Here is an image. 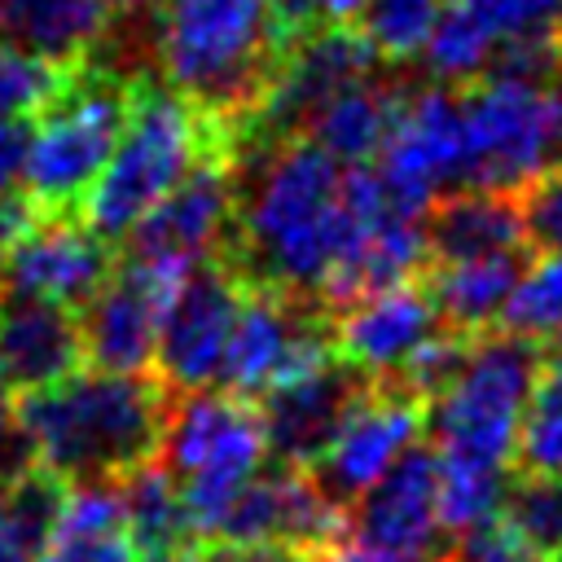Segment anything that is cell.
<instances>
[{
	"instance_id": "14",
	"label": "cell",
	"mask_w": 562,
	"mask_h": 562,
	"mask_svg": "<svg viewBox=\"0 0 562 562\" xmlns=\"http://www.w3.org/2000/svg\"><path fill=\"white\" fill-rule=\"evenodd\" d=\"M347 527V514L312 483L307 470L263 461V470L233 496L211 540L281 544L294 553H325Z\"/></svg>"
},
{
	"instance_id": "22",
	"label": "cell",
	"mask_w": 562,
	"mask_h": 562,
	"mask_svg": "<svg viewBox=\"0 0 562 562\" xmlns=\"http://www.w3.org/2000/svg\"><path fill=\"white\" fill-rule=\"evenodd\" d=\"M527 250L505 255H461V259H426L417 272L439 321L457 334H483L492 321H501V307L522 272Z\"/></svg>"
},
{
	"instance_id": "2",
	"label": "cell",
	"mask_w": 562,
	"mask_h": 562,
	"mask_svg": "<svg viewBox=\"0 0 562 562\" xmlns=\"http://www.w3.org/2000/svg\"><path fill=\"white\" fill-rule=\"evenodd\" d=\"M171 391L154 373L75 369L18 391L13 426L31 457L66 483H114L158 461Z\"/></svg>"
},
{
	"instance_id": "39",
	"label": "cell",
	"mask_w": 562,
	"mask_h": 562,
	"mask_svg": "<svg viewBox=\"0 0 562 562\" xmlns=\"http://www.w3.org/2000/svg\"><path fill=\"white\" fill-rule=\"evenodd\" d=\"M299 562H329V558H325V553H303Z\"/></svg>"
},
{
	"instance_id": "23",
	"label": "cell",
	"mask_w": 562,
	"mask_h": 562,
	"mask_svg": "<svg viewBox=\"0 0 562 562\" xmlns=\"http://www.w3.org/2000/svg\"><path fill=\"white\" fill-rule=\"evenodd\" d=\"M110 13V0H0V40L57 66H79L101 48Z\"/></svg>"
},
{
	"instance_id": "9",
	"label": "cell",
	"mask_w": 562,
	"mask_h": 562,
	"mask_svg": "<svg viewBox=\"0 0 562 562\" xmlns=\"http://www.w3.org/2000/svg\"><path fill=\"white\" fill-rule=\"evenodd\" d=\"M373 171L395 206L422 215L435 198L465 184V119L452 83H395L391 123L373 154Z\"/></svg>"
},
{
	"instance_id": "28",
	"label": "cell",
	"mask_w": 562,
	"mask_h": 562,
	"mask_svg": "<svg viewBox=\"0 0 562 562\" xmlns=\"http://www.w3.org/2000/svg\"><path fill=\"white\" fill-rule=\"evenodd\" d=\"M439 457V479H435V514L439 527L452 536L487 514H501L505 487L514 465H487V461H470V457Z\"/></svg>"
},
{
	"instance_id": "3",
	"label": "cell",
	"mask_w": 562,
	"mask_h": 562,
	"mask_svg": "<svg viewBox=\"0 0 562 562\" xmlns=\"http://www.w3.org/2000/svg\"><path fill=\"white\" fill-rule=\"evenodd\" d=\"M215 149L233 154V132L224 119L206 114L171 83L132 79L123 132H119L101 176L92 180V189L79 206V220L101 241L119 246L140 224V215L162 193H171L198 158H206Z\"/></svg>"
},
{
	"instance_id": "6",
	"label": "cell",
	"mask_w": 562,
	"mask_h": 562,
	"mask_svg": "<svg viewBox=\"0 0 562 562\" xmlns=\"http://www.w3.org/2000/svg\"><path fill=\"white\" fill-rule=\"evenodd\" d=\"M263 461H268V439L255 400H241L224 386L171 395L158 465L180 487L198 540L215 536L224 509L263 470Z\"/></svg>"
},
{
	"instance_id": "16",
	"label": "cell",
	"mask_w": 562,
	"mask_h": 562,
	"mask_svg": "<svg viewBox=\"0 0 562 562\" xmlns=\"http://www.w3.org/2000/svg\"><path fill=\"white\" fill-rule=\"evenodd\" d=\"M439 329L443 321L417 277L369 290L329 312L334 356L360 369L364 378H382V382L400 378V369L417 356V347Z\"/></svg>"
},
{
	"instance_id": "18",
	"label": "cell",
	"mask_w": 562,
	"mask_h": 562,
	"mask_svg": "<svg viewBox=\"0 0 562 562\" xmlns=\"http://www.w3.org/2000/svg\"><path fill=\"white\" fill-rule=\"evenodd\" d=\"M233 224V154L215 149L189 167V176L162 193L140 224L123 237L127 250L198 263L215 255Z\"/></svg>"
},
{
	"instance_id": "26",
	"label": "cell",
	"mask_w": 562,
	"mask_h": 562,
	"mask_svg": "<svg viewBox=\"0 0 562 562\" xmlns=\"http://www.w3.org/2000/svg\"><path fill=\"white\" fill-rule=\"evenodd\" d=\"M514 470L562 479V342L540 347V369L514 439Z\"/></svg>"
},
{
	"instance_id": "1",
	"label": "cell",
	"mask_w": 562,
	"mask_h": 562,
	"mask_svg": "<svg viewBox=\"0 0 562 562\" xmlns=\"http://www.w3.org/2000/svg\"><path fill=\"white\" fill-rule=\"evenodd\" d=\"M351 237L342 162L307 136L241 145L233 154V224L224 255L246 285H277L325 303Z\"/></svg>"
},
{
	"instance_id": "27",
	"label": "cell",
	"mask_w": 562,
	"mask_h": 562,
	"mask_svg": "<svg viewBox=\"0 0 562 562\" xmlns=\"http://www.w3.org/2000/svg\"><path fill=\"white\" fill-rule=\"evenodd\" d=\"M501 329L536 347L562 342V250H540V259L522 263L501 307Z\"/></svg>"
},
{
	"instance_id": "35",
	"label": "cell",
	"mask_w": 562,
	"mask_h": 562,
	"mask_svg": "<svg viewBox=\"0 0 562 562\" xmlns=\"http://www.w3.org/2000/svg\"><path fill=\"white\" fill-rule=\"evenodd\" d=\"M303 553L281 544H237V540H202L198 562H299Z\"/></svg>"
},
{
	"instance_id": "21",
	"label": "cell",
	"mask_w": 562,
	"mask_h": 562,
	"mask_svg": "<svg viewBox=\"0 0 562 562\" xmlns=\"http://www.w3.org/2000/svg\"><path fill=\"white\" fill-rule=\"evenodd\" d=\"M426 259H461V255H505L527 250L518 193L461 184L435 198L422 211Z\"/></svg>"
},
{
	"instance_id": "38",
	"label": "cell",
	"mask_w": 562,
	"mask_h": 562,
	"mask_svg": "<svg viewBox=\"0 0 562 562\" xmlns=\"http://www.w3.org/2000/svg\"><path fill=\"white\" fill-rule=\"evenodd\" d=\"M13 435V391H9V382L0 378V443Z\"/></svg>"
},
{
	"instance_id": "40",
	"label": "cell",
	"mask_w": 562,
	"mask_h": 562,
	"mask_svg": "<svg viewBox=\"0 0 562 562\" xmlns=\"http://www.w3.org/2000/svg\"><path fill=\"white\" fill-rule=\"evenodd\" d=\"M558 31H562V22H558Z\"/></svg>"
},
{
	"instance_id": "20",
	"label": "cell",
	"mask_w": 562,
	"mask_h": 562,
	"mask_svg": "<svg viewBox=\"0 0 562 562\" xmlns=\"http://www.w3.org/2000/svg\"><path fill=\"white\" fill-rule=\"evenodd\" d=\"M83 364L79 321L61 303L0 294V378L9 391L48 386Z\"/></svg>"
},
{
	"instance_id": "19",
	"label": "cell",
	"mask_w": 562,
	"mask_h": 562,
	"mask_svg": "<svg viewBox=\"0 0 562 562\" xmlns=\"http://www.w3.org/2000/svg\"><path fill=\"white\" fill-rule=\"evenodd\" d=\"M435 479H439V457L430 443H408L391 470L369 483L351 505H347V536L404 549V553H435L443 558L448 531L439 527L435 514Z\"/></svg>"
},
{
	"instance_id": "32",
	"label": "cell",
	"mask_w": 562,
	"mask_h": 562,
	"mask_svg": "<svg viewBox=\"0 0 562 562\" xmlns=\"http://www.w3.org/2000/svg\"><path fill=\"white\" fill-rule=\"evenodd\" d=\"M496 48L505 40L544 35L562 22V0H452Z\"/></svg>"
},
{
	"instance_id": "30",
	"label": "cell",
	"mask_w": 562,
	"mask_h": 562,
	"mask_svg": "<svg viewBox=\"0 0 562 562\" xmlns=\"http://www.w3.org/2000/svg\"><path fill=\"white\" fill-rule=\"evenodd\" d=\"M439 9L443 0H369L360 9V31L382 61L408 66L413 57H422Z\"/></svg>"
},
{
	"instance_id": "17",
	"label": "cell",
	"mask_w": 562,
	"mask_h": 562,
	"mask_svg": "<svg viewBox=\"0 0 562 562\" xmlns=\"http://www.w3.org/2000/svg\"><path fill=\"white\" fill-rule=\"evenodd\" d=\"M364 382L369 378L360 369L329 356V360L268 386L255 400L259 422H263V439H268V457L281 465L307 470L325 452V443L334 439L338 422L347 417V408L356 404Z\"/></svg>"
},
{
	"instance_id": "5",
	"label": "cell",
	"mask_w": 562,
	"mask_h": 562,
	"mask_svg": "<svg viewBox=\"0 0 562 562\" xmlns=\"http://www.w3.org/2000/svg\"><path fill=\"white\" fill-rule=\"evenodd\" d=\"M132 101V79L101 66L97 53L70 66L66 88L31 119L18 189L35 215H79L101 176Z\"/></svg>"
},
{
	"instance_id": "37",
	"label": "cell",
	"mask_w": 562,
	"mask_h": 562,
	"mask_svg": "<svg viewBox=\"0 0 562 562\" xmlns=\"http://www.w3.org/2000/svg\"><path fill=\"white\" fill-rule=\"evenodd\" d=\"M22 145H26V123L0 114V202L18 189V167H22Z\"/></svg>"
},
{
	"instance_id": "33",
	"label": "cell",
	"mask_w": 562,
	"mask_h": 562,
	"mask_svg": "<svg viewBox=\"0 0 562 562\" xmlns=\"http://www.w3.org/2000/svg\"><path fill=\"white\" fill-rule=\"evenodd\" d=\"M522 233L536 250H562V162L518 189Z\"/></svg>"
},
{
	"instance_id": "29",
	"label": "cell",
	"mask_w": 562,
	"mask_h": 562,
	"mask_svg": "<svg viewBox=\"0 0 562 562\" xmlns=\"http://www.w3.org/2000/svg\"><path fill=\"white\" fill-rule=\"evenodd\" d=\"M501 514L540 562H562V479L558 474L514 470Z\"/></svg>"
},
{
	"instance_id": "15",
	"label": "cell",
	"mask_w": 562,
	"mask_h": 562,
	"mask_svg": "<svg viewBox=\"0 0 562 562\" xmlns=\"http://www.w3.org/2000/svg\"><path fill=\"white\" fill-rule=\"evenodd\" d=\"M110 268V241H101L79 215H40L0 255V294H26L75 312Z\"/></svg>"
},
{
	"instance_id": "31",
	"label": "cell",
	"mask_w": 562,
	"mask_h": 562,
	"mask_svg": "<svg viewBox=\"0 0 562 562\" xmlns=\"http://www.w3.org/2000/svg\"><path fill=\"white\" fill-rule=\"evenodd\" d=\"M70 79V66H57L31 48H18L0 40V114L9 119H35Z\"/></svg>"
},
{
	"instance_id": "8",
	"label": "cell",
	"mask_w": 562,
	"mask_h": 562,
	"mask_svg": "<svg viewBox=\"0 0 562 562\" xmlns=\"http://www.w3.org/2000/svg\"><path fill=\"white\" fill-rule=\"evenodd\" d=\"M465 184L518 193L562 162V79L479 75L461 83Z\"/></svg>"
},
{
	"instance_id": "12",
	"label": "cell",
	"mask_w": 562,
	"mask_h": 562,
	"mask_svg": "<svg viewBox=\"0 0 562 562\" xmlns=\"http://www.w3.org/2000/svg\"><path fill=\"white\" fill-rule=\"evenodd\" d=\"M241 294H246V281L224 255H206L189 268V277L180 281L176 299L162 312L154 369H149L171 395L215 386Z\"/></svg>"
},
{
	"instance_id": "34",
	"label": "cell",
	"mask_w": 562,
	"mask_h": 562,
	"mask_svg": "<svg viewBox=\"0 0 562 562\" xmlns=\"http://www.w3.org/2000/svg\"><path fill=\"white\" fill-rule=\"evenodd\" d=\"M364 4L369 0H272L277 22L290 40H299L303 31H312L321 22H356Z\"/></svg>"
},
{
	"instance_id": "36",
	"label": "cell",
	"mask_w": 562,
	"mask_h": 562,
	"mask_svg": "<svg viewBox=\"0 0 562 562\" xmlns=\"http://www.w3.org/2000/svg\"><path fill=\"white\" fill-rule=\"evenodd\" d=\"M329 562H443L435 553H404V549H386V544H369V540H356V536H338L329 549H325Z\"/></svg>"
},
{
	"instance_id": "25",
	"label": "cell",
	"mask_w": 562,
	"mask_h": 562,
	"mask_svg": "<svg viewBox=\"0 0 562 562\" xmlns=\"http://www.w3.org/2000/svg\"><path fill=\"white\" fill-rule=\"evenodd\" d=\"M119 501H123L127 536L136 544V562L180 558V553H193L202 544L189 514H184L180 487L171 483V474L158 461L123 474L119 479Z\"/></svg>"
},
{
	"instance_id": "7",
	"label": "cell",
	"mask_w": 562,
	"mask_h": 562,
	"mask_svg": "<svg viewBox=\"0 0 562 562\" xmlns=\"http://www.w3.org/2000/svg\"><path fill=\"white\" fill-rule=\"evenodd\" d=\"M540 369V347L509 334H470L448 382L426 400L430 448L487 465H514L518 422Z\"/></svg>"
},
{
	"instance_id": "10",
	"label": "cell",
	"mask_w": 562,
	"mask_h": 562,
	"mask_svg": "<svg viewBox=\"0 0 562 562\" xmlns=\"http://www.w3.org/2000/svg\"><path fill=\"white\" fill-rule=\"evenodd\" d=\"M334 356L329 342V307L307 299V294H290L277 285H246L233 329H228V347L220 360V378L215 386L241 395V400H259L268 386L321 364Z\"/></svg>"
},
{
	"instance_id": "4",
	"label": "cell",
	"mask_w": 562,
	"mask_h": 562,
	"mask_svg": "<svg viewBox=\"0 0 562 562\" xmlns=\"http://www.w3.org/2000/svg\"><path fill=\"white\" fill-rule=\"evenodd\" d=\"M162 79L215 119H241L272 79L290 35L272 0H158Z\"/></svg>"
},
{
	"instance_id": "24",
	"label": "cell",
	"mask_w": 562,
	"mask_h": 562,
	"mask_svg": "<svg viewBox=\"0 0 562 562\" xmlns=\"http://www.w3.org/2000/svg\"><path fill=\"white\" fill-rule=\"evenodd\" d=\"M395 83L400 79L369 75V79H356V83L338 88L334 97H325L312 110V119L303 123L299 136H307L312 145H321L342 167L373 162V154H378L382 136H386V123H391Z\"/></svg>"
},
{
	"instance_id": "13",
	"label": "cell",
	"mask_w": 562,
	"mask_h": 562,
	"mask_svg": "<svg viewBox=\"0 0 562 562\" xmlns=\"http://www.w3.org/2000/svg\"><path fill=\"white\" fill-rule=\"evenodd\" d=\"M422 435H426V400L400 382L369 378L356 404L347 408V417L338 422L334 439L325 443V452L307 465V474L347 514V505L369 483H378L391 470V461Z\"/></svg>"
},
{
	"instance_id": "11",
	"label": "cell",
	"mask_w": 562,
	"mask_h": 562,
	"mask_svg": "<svg viewBox=\"0 0 562 562\" xmlns=\"http://www.w3.org/2000/svg\"><path fill=\"white\" fill-rule=\"evenodd\" d=\"M189 268L193 263L127 250L110 268V277L75 307L83 360H92V369L149 373L162 312L176 299Z\"/></svg>"
}]
</instances>
